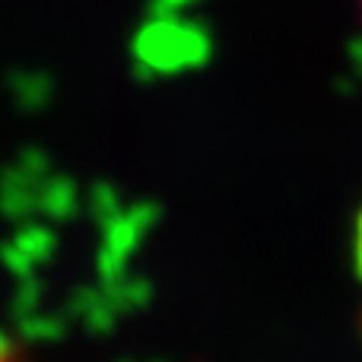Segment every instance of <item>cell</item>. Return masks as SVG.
I'll use <instances>...</instances> for the list:
<instances>
[{"instance_id":"obj_1","label":"cell","mask_w":362,"mask_h":362,"mask_svg":"<svg viewBox=\"0 0 362 362\" xmlns=\"http://www.w3.org/2000/svg\"><path fill=\"white\" fill-rule=\"evenodd\" d=\"M0 362H25L23 353H19L16 346H13L10 340L4 337V334H0Z\"/></svg>"},{"instance_id":"obj_2","label":"cell","mask_w":362,"mask_h":362,"mask_svg":"<svg viewBox=\"0 0 362 362\" xmlns=\"http://www.w3.org/2000/svg\"><path fill=\"white\" fill-rule=\"evenodd\" d=\"M356 264H359V274H362V216L356 226Z\"/></svg>"}]
</instances>
